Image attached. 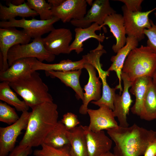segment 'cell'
I'll return each instance as SVG.
<instances>
[{
  "instance_id": "6da1fadb",
  "label": "cell",
  "mask_w": 156,
  "mask_h": 156,
  "mask_svg": "<svg viewBox=\"0 0 156 156\" xmlns=\"http://www.w3.org/2000/svg\"><path fill=\"white\" fill-rule=\"evenodd\" d=\"M114 142L115 156H140L143 155L149 145L156 139V131L148 130L134 124L130 127L119 126L107 130Z\"/></svg>"
},
{
  "instance_id": "7a4b0ae2",
  "label": "cell",
  "mask_w": 156,
  "mask_h": 156,
  "mask_svg": "<svg viewBox=\"0 0 156 156\" xmlns=\"http://www.w3.org/2000/svg\"><path fill=\"white\" fill-rule=\"evenodd\" d=\"M57 108L56 104L50 102L33 109L25 132L19 145L32 147L41 145L47 135L58 121Z\"/></svg>"
},
{
  "instance_id": "3957f363",
  "label": "cell",
  "mask_w": 156,
  "mask_h": 156,
  "mask_svg": "<svg viewBox=\"0 0 156 156\" xmlns=\"http://www.w3.org/2000/svg\"><path fill=\"white\" fill-rule=\"evenodd\" d=\"M10 87L32 109L47 102H53L48 86L36 71L9 82Z\"/></svg>"
},
{
  "instance_id": "277c9868",
  "label": "cell",
  "mask_w": 156,
  "mask_h": 156,
  "mask_svg": "<svg viewBox=\"0 0 156 156\" xmlns=\"http://www.w3.org/2000/svg\"><path fill=\"white\" fill-rule=\"evenodd\" d=\"M156 69V54L147 46L142 45L133 49L124 63L122 72L130 81L142 76L152 77Z\"/></svg>"
},
{
  "instance_id": "5b68a950",
  "label": "cell",
  "mask_w": 156,
  "mask_h": 156,
  "mask_svg": "<svg viewBox=\"0 0 156 156\" xmlns=\"http://www.w3.org/2000/svg\"><path fill=\"white\" fill-rule=\"evenodd\" d=\"M29 57L37 59L42 62L53 61L55 55L49 52L45 49L41 37L34 39L32 42L26 44L16 45L10 49L7 54V61L9 66L18 59Z\"/></svg>"
},
{
  "instance_id": "8992f818",
  "label": "cell",
  "mask_w": 156,
  "mask_h": 156,
  "mask_svg": "<svg viewBox=\"0 0 156 156\" xmlns=\"http://www.w3.org/2000/svg\"><path fill=\"white\" fill-rule=\"evenodd\" d=\"M60 20L55 16H53L51 19L47 20L34 18L27 20L25 18L19 20L14 18L7 21H1L0 22V27L1 28H23L31 38L34 39L41 37L42 35L50 32L54 29L53 24Z\"/></svg>"
},
{
  "instance_id": "52a82bcc",
  "label": "cell",
  "mask_w": 156,
  "mask_h": 156,
  "mask_svg": "<svg viewBox=\"0 0 156 156\" xmlns=\"http://www.w3.org/2000/svg\"><path fill=\"white\" fill-rule=\"evenodd\" d=\"M156 9H153L146 12H133L128 10L125 5L122 7L126 34L128 36L135 38L139 42L145 38L144 31L151 26L150 14Z\"/></svg>"
},
{
  "instance_id": "ba28073f",
  "label": "cell",
  "mask_w": 156,
  "mask_h": 156,
  "mask_svg": "<svg viewBox=\"0 0 156 156\" xmlns=\"http://www.w3.org/2000/svg\"><path fill=\"white\" fill-rule=\"evenodd\" d=\"M30 114L28 111L23 112L16 122L0 127V156L8 155L14 148L18 136L27 128Z\"/></svg>"
},
{
  "instance_id": "9c48e42d",
  "label": "cell",
  "mask_w": 156,
  "mask_h": 156,
  "mask_svg": "<svg viewBox=\"0 0 156 156\" xmlns=\"http://www.w3.org/2000/svg\"><path fill=\"white\" fill-rule=\"evenodd\" d=\"M116 13L111 7L109 0H95L83 18L73 20L70 23L76 27L87 28L93 23L104 26L103 24L106 17Z\"/></svg>"
},
{
  "instance_id": "30bf717a",
  "label": "cell",
  "mask_w": 156,
  "mask_h": 156,
  "mask_svg": "<svg viewBox=\"0 0 156 156\" xmlns=\"http://www.w3.org/2000/svg\"><path fill=\"white\" fill-rule=\"evenodd\" d=\"M72 33L70 29L65 28L54 29L45 38H42L46 50L55 55L61 53L68 54L70 43L72 40Z\"/></svg>"
},
{
  "instance_id": "8fae6325",
  "label": "cell",
  "mask_w": 156,
  "mask_h": 156,
  "mask_svg": "<svg viewBox=\"0 0 156 156\" xmlns=\"http://www.w3.org/2000/svg\"><path fill=\"white\" fill-rule=\"evenodd\" d=\"M31 38L23 29L20 30L14 27L0 28V52L3 59V68L1 71L6 70L9 67L7 57L10 49L17 44L29 43Z\"/></svg>"
},
{
  "instance_id": "7c38bea8",
  "label": "cell",
  "mask_w": 156,
  "mask_h": 156,
  "mask_svg": "<svg viewBox=\"0 0 156 156\" xmlns=\"http://www.w3.org/2000/svg\"><path fill=\"white\" fill-rule=\"evenodd\" d=\"M121 78L124 86L121 95L116 94L115 96L113 112L114 117L118 119L119 126L125 127L129 126L127 117L133 100L129 89L131 86L133 82L130 81L126 75L122 72Z\"/></svg>"
},
{
  "instance_id": "4fadbf2b",
  "label": "cell",
  "mask_w": 156,
  "mask_h": 156,
  "mask_svg": "<svg viewBox=\"0 0 156 156\" xmlns=\"http://www.w3.org/2000/svg\"><path fill=\"white\" fill-rule=\"evenodd\" d=\"M87 4L86 0H64L59 6L51 7V10L53 16L66 23L83 18L87 12Z\"/></svg>"
},
{
  "instance_id": "5bb4252c",
  "label": "cell",
  "mask_w": 156,
  "mask_h": 156,
  "mask_svg": "<svg viewBox=\"0 0 156 156\" xmlns=\"http://www.w3.org/2000/svg\"><path fill=\"white\" fill-rule=\"evenodd\" d=\"M87 113L90 118L88 126L93 132L107 130L119 126L115 119L113 110L105 105H101L97 109H88Z\"/></svg>"
},
{
  "instance_id": "9a60e30c",
  "label": "cell",
  "mask_w": 156,
  "mask_h": 156,
  "mask_svg": "<svg viewBox=\"0 0 156 156\" xmlns=\"http://www.w3.org/2000/svg\"><path fill=\"white\" fill-rule=\"evenodd\" d=\"M84 68L88 72L89 78L87 84L84 86V100L79 110V113L83 115L87 113L88 105L90 101H98L101 98L102 85L99 80L100 78L96 76L95 69L92 65L86 63Z\"/></svg>"
},
{
  "instance_id": "2e32d148",
  "label": "cell",
  "mask_w": 156,
  "mask_h": 156,
  "mask_svg": "<svg viewBox=\"0 0 156 156\" xmlns=\"http://www.w3.org/2000/svg\"><path fill=\"white\" fill-rule=\"evenodd\" d=\"M87 146L88 156H100L110 151L112 140L101 131L94 132L88 126H83Z\"/></svg>"
},
{
  "instance_id": "e0dca14e",
  "label": "cell",
  "mask_w": 156,
  "mask_h": 156,
  "mask_svg": "<svg viewBox=\"0 0 156 156\" xmlns=\"http://www.w3.org/2000/svg\"><path fill=\"white\" fill-rule=\"evenodd\" d=\"M103 28L105 32L107 31L106 28L96 23H93L90 26L86 28L79 27L76 28L74 30L75 38L70 46V51L74 50L78 54L83 51V43L86 40L91 38L95 39L99 42H103L105 38L104 34L98 35L95 32Z\"/></svg>"
},
{
  "instance_id": "ac0fdd59",
  "label": "cell",
  "mask_w": 156,
  "mask_h": 156,
  "mask_svg": "<svg viewBox=\"0 0 156 156\" xmlns=\"http://www.w3.org/2000/svg\"><path fill=\"white\" fill-rule=\"evenodd\" d=\"M37 59L24 58L14 61L6 70L0 72V81L9 82L27 75L34 71L33 66Z\"/></svg>"
},
{
  "instance_id": "d6986e66",
  "label": "cell",
  "mask_w": 156,
  "mask_h": 156,
  "mask_svg": "<svg viewBox=\"0 0 156 156\" xmlns=\"http://www.w3.org/2000/svg\"><path fill=\"white\" fill-rule=\"evenodd\" d=\"M138 44L139 41L135 38L127 36L125 45L118 51L116 55L112 56L110 59L112 63L107 70L116 72L119 80V84L115 88L120 90V94L123 89L121 84V75L124 63L131 51L138 47Z\"/></svg>"
},
{
  "instance_id": "ffe728a7",
  "label": "cell",
  "mask_w": 156,
  "mask_h": 156,
  "mask_svg": "<svg viewBox=\"0 0 156 156\" xmlns=\"http://www.w3.org/2000/svg\"><path fill=\"white\" fill-rule=\"evenodd\" d=\"M105 25L108 26L116 39V43L112 45V49L117 53L126 42L127 37L123 15L116 13L108 16L104 21L103 25Z\"/></svg>"
},
{
  "instance_id": "44dd1931",
  "label": "cell",
  "mask_w": 156,
  "mask_h": 156,
  "mask_svg": "<svg viewBox=\"0 0 156 156\" xmlns=\"http://www.w3.org/2000/svg\"><path fill=\"white\" fill-rule=\"evenodd\" d=\"M151 80V77L145 76L139 77L133 82L129 90L135 98V103L130 109L133 114L140 116L144 99Z\"/></svg>"
},
{
  "instance_id": "7402d4cb",
  "label": "cell",
  "mask_w": 156,
  "mask_h": 156,
  "mask_svg": "<svg viewBox=\"0 0 156 156\" xmlns=\"http://www.w3.org/2000/svg\"><path fill=\"white\" fill-rule=\"evenodd\" d=\"M52 77L59 79L67 86L71 88L75 92V96L78 99L84 100V93L80 84L79 79L81 73V69L66 72L49 71L46 72Z\"/></svg>"
},
{
  "instance_id": "603a6c76",
  "label": "cell",
  "mask_w": 156,
  "mask_h": 156,
  "mask_svg": "<svg viewBox=\"0 0 156 156\" xmlns=\"http://www.w3.org/2000/svg\"><path fill=\"white\" fill-rule=\"evenodd\" d=\"M67 135L70 143L71 156H88L83 126L68 130Z\"/></svg>"
},
{
  "instance_id": "cb8c5ba5",
  "label": "cell",
  "mask_w": 156,
  "mask_h": 156,
  "mask_svg": "<svg viewBox=\"0 0 156 156\" xmlns=\"http://www.w3.org/2000/svg\"><path fill=\"white\" fill-rule=\"evenodd\" d=\"M94 67L101 80L102 91L101 99L98 101H92L91 103L99 107L103 105H105L113 111L114 109V100L116 89L110 87L107 82V77L109 75V72L103 70L101 63L96 64Z\"/></svg>"
},
{
  "instance_id": "d4e9b609",
  "label": "cell",
  "mask_w": 156,
  "mask_h": 156,
  "mask_svg": "<svg viewBox=\"0 0 156 156\" xmlns=\"http://www.w3.org/2000/svg\"><path fill=\"white\" fill-rule=\"evenodd\" d=\"M6 3L8 7L0 4V19L2 21H8L17 16L25 18L34 17L38 15L36 12L30 8L26 2L17 5L8 1Z\"/></svg>"
},
{
  "instance_id": "484cf974",
  "label": "cell",
  "mask_w": 156,
  "mask_h": 156,
  "mask_svg": "<svg viewBox=\"0 0 156 156\" xmlns=\"http://www.w3.org/2000/svg\"><path fill=\"white\" fill-rule=\"evenodd\" d=\"M86 63L85 60L83 57L81 59L77 61H73L68 59L53 64H45L37 60L33 65V70L34 71L44 70L46 72L51 70L66 72L82 69L84 68Z\"/></svg>"
},
{
  "instance_id": "4316f807",
  "label": "cell",
  "mask_w": 156,
  "mask_h": 156,
  "mask_svg": "<svg viewBox=\"0 0 156 156\" xmlns=\"http://www.w3.org/2000/svg\"><path fill=\"white\" fill-rule=\"evenodd\" d=\"M67 131L61 121H58L55 127L47 135L43 143L55 148L70 145L67 135Z\"/></svg>"
},
{
  "instance_id": "83f0119b",
  "label": "cell",
  "mask_w": 156,
  "mask_h": 156,
  "mask_svg": "<svg viewBox=\"0 0 156 156\" xmlns=\"http://www.w3.org/2000/svg\"><path fill=\"white\" fill-rule=\"evenodd\" d=\"M140 118L150 121L156 119V87L151 80L143 102Z\"/></svg>"
},
{
  "instance_id": "f1b7e54d",
  "label": "cell",
  "mask_w": 156,
  "mask_h": 156,
  "mask_svg": "<svg viewBox=\"0 0 156 156\" xmlns=\"http://www.w3.org/2000/svg\"><path fill=\"white\" fill-rule=\"evenodd\" d=\"M11 88L9 82H1L0 83V100L14 106L18 111H27L29 107L24 100L21 101L18 98Z\"/></svg>"
},
{
  "instance_id": "f546056e",
  "label": "cell",
  "mask_w": 156,
  "mask_h": 156,
  "mask_svg": "<svg viewBox=\"0 0 156 156\" xmlns=\"http://www.w3.org/2000/svg\"><path fill=\"white\" fill-rule=\"evenodd\" d=\"M26 3L40 16V20H48L53 17L51 5L44 0H27Z\"/></svg>"
},
{
  "instance_id": "4dcf8cb0",
  "label": "cell",
  "mask_w": 156,
  "mask_h": 156,
  "mask_svg": "<svg viewBox=\"0 0 156 156\" xmlns=\"http://www.w3.org/2000/svg\"><path fill=\"white\" fill-rule=\"evenodd\" d=\"M41 146V149L34 151L35 156H71L70 153V145L60 148H54L44 143Z\"/></svg>"
},
{
  "instance_id": "1f68e13d",
  "label": "cell",
  "mask_w": 156,
  "mask_h": 156,
  "mask_svg": "<svg viewBox=\"0 0 156 156\" xmlns=\"http://www.w3.org/2000/svg\"><path fill=\"white\" fill-rule=\"evenodd\" d=\"M19 118L14 109L0 101V121L10 125L17 121Z\"/></svg>"
},
{
  "instance_id": "d6a6232c",
  "label": "cell",
  "mask_w": 156,
  "mask_h": 156,
  "mask_svg": "<svg viewBox=\"0 0 156 156\" xmlns=\"http://www.w3.org/2000/svg\"><path fill=\"white\" fill-rule=\"evenodd\" d=\"M151 27L144 30V34L147 37L146 46L156 54V23L150 20Z\"/></svg>"
},
{
  "instance_id": "836d02e7",
  "label": "cell",
  "mask_w": 156,
  "mask_h": 156,
  "mask_svg": "<svg viewBox=\"0 0 156 156\" xmlns=\"http://www.w3.org/2000/svg\"><path fill=\"white\" fill-rule=\"evenodd\" d=\"M60 121L68 130L74 129L80 123L77 116L70 112L64 114Z\"/></svg>"
},
{
  "instance_id": "e575fe53",
  "label": "cell",
  "mask_w": 156,
  "mask_h": 156,
  "mask_svg": "<svg viewBox=\"0 0 156 156\" xmlns=\"http://www.w3.org/2000/svg\"><path fill=\"white\" fill-rule=\"evenodd\" d=\"M124 3L127 9L133 12H141L143 0H118Z\"/></svg>"
},
{
  "instance_id": "d590c367",
  "label": "cell",
  "mask_w": 156,
  "mask_h": 156,
  "mask_svg": "<svg viewBox=\"0 0 156 156\" xmlns=\"http://www.w3.org/2000/svg\"><path fill=\"white\" fill-rule=\"evenodd\" d=\"M32 152V147L19 145L14 148L8 156H28Z\"/></svg>"
},
{
  "instance_id": "8d00e7d4",
  "label": "cell",
  "mask_w": 156,
  "mask_h": 156,
  "mask_svg": "<svg viewBox=\"0 0 156 156\" xmlns=\"http://www.w3.org/2000/svg\"><path fill=\"white\" fill-rule=\"evenodd\" d=\"M144 156H156V139L148 146Z\"/></svg>"
},
{
  "instance_id": "74e56055",
  "label": "cell",
  "mask_w": 156,
  "mask_h": 156,
  "mask_svg": "<svg viewBox=\"0 0 156 156\" xmlns=\"http://www.w3.org/2000/svg\"><path fill=\"white\" fill-rule=\"evenodd\" d=\"M64 0H48V2L50 4L51 7H56L59 6Z\"/></svg>"
},
{
  "instance_id": "f35d334b",
  "label": "cell",
  "mask_w": 156,
  "mask_h": 156,
  "mask_svg": "<svg viewBox=\"0 0 156 156\" xmlns=\"http://www.w3.org/2000/svg\"><path fill=\"white\" fill-rule=\"evenodd\" d=\"M10 1L12 4L17 5H21L25 2L24 0H14Z\"/></svg>"
},
{
  "instance_id": "ab89813d",
  "label": "cell",
  "mask_w": 156,
  "mask_h": 156,
  "mask_svg": "<svg viewBox=\"0 0 156 156\" xmlns=\"http://www.w3.org/2000/svg\"><path fill=\"white\" fill-rule=\"evenodd\" d=\"M3 65V59L2 53L0 52V71L2 70Z\"/></svg>"
},
{
  "instance_id": "60d3db41",
  "label": "cell",
  "mask_w": 156,
  "mask_h": 156,
  "mask_svg": "<svg viewBox=\"0 0 156 156\" xmlns=\"http://www.w3.org/2000/svg\"><path fill=\"white\" fill-rule=\"evenodd\" d=\"M151 78L153 83L156 87V71L154 73Z\"/></svg>"
},
{
  "instance_id": "b9f144b4",
  "label": "cell",
  "mask_w": 156,
  "mask_h": 156,
  "mask_svg": "<svg viewBox=\"0 0 156 156\" xmlns=\"http://www.w3.org/2000/svg\"><path fill=\"white\" fill-rule=\"evenodd\" d=\"M100 156H115L114 153L111 152L110 151L105 153Z\"/></svg>"
},
{
  "instance_id": "7bdbcfd3",
  "label": "cell",
  "mask_w": 156,
  "mask_h": 156,
  "mask_svg": "<svg viewBox=\"0 0 156 156\" xmlns=\"http://www.w3.org/2000/svg\"><path fill=\"white\" fill-rule=\"evenodd\" d=\"M87 4L90 6H92L93 2L92 0H86Z\"/></svg>"
},
{
  "instance_id": "ee69618b",
  "label": "cell",
  "mask_w": 156,
  "mask_h": 156,
  "mask_svg": "<svg viewBox=\"0 0 156 156\" xmlns=\"http://www.w3.org/2000/svg\"><path fill=\"white\" fill-rule=\"evenodd\" d=\"M154 15H155V18H156V12H155V13H154Z\"/></svg>"
},
{
  "instance_id": "f6af8a7d",
  "label": "cell",
  "mask_w": 156,
  "mask_h": 156,
  "mask_svg": "<svg viewBox=\"0 0 156 156\" xmlns=\"http://www.w3.org/2000/svg\"><path fill=\"white\" fill-rule=\"evenodd\" d=\"M155 120H156V119Z\"/></svg>"
},
{
  "instance_id": "bcb514c9",
  "label": "cell",
  "mask_w": 156,
  "mask_h": 156,
  "mask_svg": "<svg viewBox=\"0 0 156 156\" xmlns=\"http://www.w3.org/2000/svg\"></svg>"
}]
</instances>
